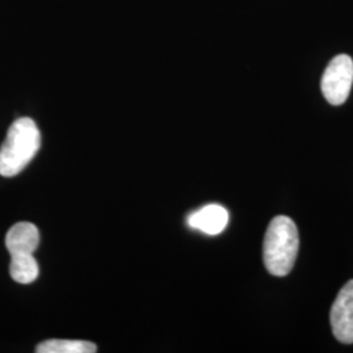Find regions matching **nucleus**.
<instances>
[{"mask_svg":"<svg viewBox=\"0 0 353 353\" xmlns=\"http://www.w3.org/2000/svg\"><path fill=\"white\" fill-rule=\"evenodd\" d=\"M330 322L334 336L344 344L353 343V280L339 290L331 306Z\"/></svg>","mask_w":353,"mask_h":353,"instance_id":"nucleus-4","label":"nucleus"},{"mask_svg":"<svg viewBox=\"0 0 353 353\" xmlns=\"http://www.w3.org/2000/svg\"><path fill=\"white\" fill-rule=\"evenodd\" d=\"M353 84V61L347 54L336 55L328 63L321 80V89L328 103L339 106L347 101Z\"/></svg>","mask_w":353,"mask_h":353,"instance_id":"nucleus-3","label":"nucleus"},{"mask_svg":"<svg viewBox=\"0 0 353 353\" xmlns=\"http://www.w3.org/2000/svg\"><path fill=\"white\" fill-rule=\"evenodd\" d=\"M300 248L299 230L288 216L271 220L263 242V261L267 271L274 276H287L292 271Z\"/></svg>","mask_w":353,"mask_h":353,"instance_id":"nucleus-1","label":"nucleus"},{"mask_svg":"<svg viewBox=\"0 0 353 353\" xmlns=\"http://www.w3.org/2000/svg\"><path fill=\"white\" fill-rule=\"evenodd\" d=\"M39 245V232L32 223L14 224L6 236V246L11 255L33 254Z\"/></svg>","mask_w":353,"mask_h":353,"instance_id":"nucleus-6","label":"nucleus"},{"mask_svg":"<svg viewBox=\"0 0 353 353\" xmlns=\"http://www.w3.org/2000/svg\"><path fill=\"white\" fill-rule=\"evenodd\" d=\"M97 351L96 344L84 341H61L51 339L38 344V353H94Z\"/></svg>","mask_w":353,"mask_h":353,"instance_id":"nucleus-8","label":"nucleus"},{"mask_svg":"<svg viewBox=\"0 0 353 353\" xmlns=\"http://www.w3.org/2000/svg\"><path fill=\"white\" fill-rule=\"evenodd\" d=\"M11 278L20 284H30L38 278L39 268L33 254H14L11 255L10 265Z\"/></svg>","mask_w":353,"mask_h":353,"instance_id":"nucleus-7","label":"nucleus"},{"mask_svg":"<svg viewBox=\"0 0 353 353\" xmlns=\"http://www.w3.org/2000/svg\"><path fill=\"white\" fill-rule=\"evenodd\" d=\"M229 214L220 204H208L201 210L192 212L188 217V225L192 229L201 230L205 234H220L228 225Z\"/></svg>","mask_w":353,"mask_h":353,"instance_id":"nucleus-5","label":"nucleus"},{"mask_svg":"<svg viewBox=\"0 0 353 353\" xmlns=\"http://www.w3.org/2000/svg\"><path fill=\"white\" fill-rule=\"evenodd\" d=\"M41 147V132L30 118L13 122L0 147V176H17L23 172Z\"/></svg>","mask_w":353,"mask_h":353,"instance_id":"nucleus-2","label":"nucleus"}]
</instances>
